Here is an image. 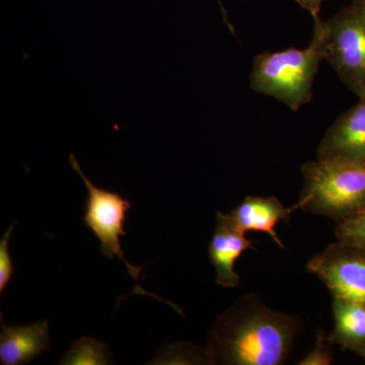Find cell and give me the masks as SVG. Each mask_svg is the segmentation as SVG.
<instances>
[{
  "label": "cell",
  "mask_w": 365,
  "mask_h": 365,
  "mask_svg": "<svg viewBox=\"0 0 365 365\" xmlns=\"http://www.w3.org/2000/svg\"><path fill=\"white\" fill-rule=\"evenodd\" d=\"M335 235L339 241L365 250V208L350 220L337 223Z\"/></svg>",
  "instance_id": "cell-14"
},
{
  "label": "cell",
  "mask_w": 365,
  "mask_h": 365,
  "mask_svg": "<svg viewBox=\"0 0 365 365\" xmlns=\"http://www.w3.org/2000/svg\"><path fill=\"white\" fill-rule=\"evenodd\" d=\"M69 162L71 163L72 169L78 172L88 189V195L86 203L83 222L100 241L101 253L110 259L117 257L126 266L129 274L135 281L136 287L133 294H146L148 297H155V299L162 300L177 309L180 314H182V309L177 306L143 290L138 283L139 274L143 270V266L136 267L131 265L125 258L121 242H120V235H127L124 230V223L127 218V212L131 208V203L120 194L95 186L83 174L73 153L69 155Z\"/></svg>",
  "instance_id": "cell-4"
},
{
  "label": "cell",
  "mask_w": 365,
  "mask_h": 365,
  "mask_svg": "<svg viewBox=\"0 0 365 365\" xmlns=\"http://www.w3.org/2000/svg\"><path fill=\"white\" fill-rule=\"evenodd\" d=\"M294 1L297 2L302 9L309 11L312 16H319L322 4H323L326 0H294Z\"/></svg>",
  "instance_id": "cell-17"
},
{
  "label": "cell",
  "mask_w": 365,
  "mask_h": 365,
  "mask_svg": "<svg viewBox=\"0 0 365 365\" xmlns=\"http://www.w3.org/2000/svg\"><path fill=\"white\" fill-rule=\"evenodd\" d=\"M333 297L365 302V250L339 241L317 254L307 264Z\"/></svg>",
  "instance_id": "cell-6"
},
{
  "label": "cell",
  "mask_w": 365,
  "mask_h": 365,
  "mask_svg": "<svg viewBox=\"0 0 365 365\" xmlns=\"http://www.w3.org/2000/svg\"><path fill=\"white\" fill-rule=\"evenodd\" d=\"M14 227V225H11L0 241V294H4L14 273L13 260L9 254V241Z\"/></svg>",
  "instance_id": "cell-16"
},
{
  "label": "cell",
  "mask_w": 365,
  "mask_h": 365,
  "mask_svg": "<svg viewBox=\"0 0 365 365\" xmlns=\"http://www.w3.org/2000/svg\"><path fill=\"white\" fill-rule=\"evenodd\" d=\"M151 364H211V362L205 348L184 342L165 346L155 355Z\"/></svg>",
  "instance_id": "cell-13"
},
{
  "label": "cell",
  "mask_w": 365,
  "mask_h": 365,
  "mask_svg": "<svg viewBox=\"0 0 365 365\" xmlns=\"http://www.w3.org/2000/svg\"><path fill=\"white\" fill-rule=\"evenodd\" d=\"M326 333L318 330L316 343L312 351L299 362V365H329L333 361V351Z\"/></svg>",
  "instance_id": "cell-15"
},
{
  "label": "cell",
  "mask_w": 365,
  "mask_h": 365,
  "mask_svg": "<svg viewBox=\"0 0 365 365\" xmlns=\"http://www.w3.org/2000/svg\"><path fill=\"white\" fill-rule=\"evenodd\" d=\"M300 330L299 317L273 311L258 295H242L216 319L205 349L211 364L280 365Z\"/></svg>",
  "instance_id": "cell-1"
},
{
  "label": "cell",
  "mask_w": 365,
  "mask_h": 365,
  "mask_svg": "<svg viewBox=\"0 0 365 365\" xmlns=\"http://www.w3.org/2000/svg\"><path fill=\"white\" fill-rule=\"evenodd\" d=\"M314 35L304 49L263 52L254 59L250 85L256 93L279 101L294 111L313 97V83L319 62L325 59V21L313 16Z\"/></svg>",
  "instance_id": "cell-2"
},
{
  "label": "cell",
  "mask_w": 365,
  "mask_h": 365,
  "mask_svg": "<svg viewBox=\"0 0 365 365\" xmlns=\"http://www.w3.org/2000/svg\"><path fill=\"white\" fill-rule=\"evenodd\" d=\"M304 187L294 209L341 223L365 208V165L317 160L302 168Z\"/></svg>",
  "instance_id": "cell-3"
},
{
  "label": "cell",
  "mask_w": 365,
  "mask_h": 365,
  "mask_svg": "<svg viewBox=\"0 0 365 365\" xmlns=\"http://www.w3.org/2000/svg\"><path fill=\"white\" fill-rule=\"evenodd\" d=\"M51 347L48 319L25 326L4 325L1 314L0 362L23 365L32 362Z\"/></svg>",
  "instance_id": "cell-9"
},
{
  "label": "cell",
  "mask_w": 365,
  "mask_h": 365,
  "mask_svg": "<svg viewBox=\"0 0 365 365\" xmlns=\"http://www.w3.org/2000/svg\"><path fill=\"white\" fill-rule=\"evenodd\" d=\"M62 365L113 364L112 353L105 343L91 337H83L71 345L60 361Z\"/></svg>",
  "instance_id": "cell-12"
},
{
  "label": "cell",
  "mask_w": 365,
  "mask_h": 365,
  "mask_svg": "<svg viewBox=\"0 0 365 365\" xmlns=\"http://www.w3.org/2000/svg\"><path fill=\"white\" fill-rule=\"evenodd\" d=\"M325 24V59L355 96L365 98V0H353Z\"/></svg>",
  "instance_id": "cell-5"
},
{
  "label": "cell",
  "mask_w": 365,
  "mask_h": 365,
  "mask_svg": "<svg viewBox=\"0 0 365 365\" xmlns=\"http://www.w3.org/2000/svg\"><path fill=\"white\" fill-rule=\"evenodd\" d=\"M332 309L335 327L327 339L365 359V302L334 297Z\"/></svg>",
  "instance_id": "cell-11"
},
{
  "label": "cell",
  "mask_w": 365,
  "mask_h": 365,
  "mask_svg": "<svg viewBox=\"0 0 365 365\" xmlns=\"http://www.w3.org/2000/svg\"><path fill=\"white\" fill-rule=\"evenodd\" d=\"M318 158L365 165V98L329 127L319 143Z\"/></svg>",
  "instance_id": "cell-7"
},
{
  "label": "cell",
  "mask_w": 365,
  "mask_h": 365,
  "mask_svg": "<svg viewBox=\"0 0 365 365\" xmlns=\"http://www.w3.org/2000/svg\"><path fill=\"white\" fill-rule=\"evenodd\" d=\"M294 210V207H285L276 197L247 196L228 215L242 232L267 234L278 247L284 249L275 227L280 220L289 222Z\"/></svg>",
  "instance_id": "cell-10"
},
{
  "label": "cell",
  "mask_w": 365,
  "mask_h": 365,
  "mask_svg": "<svg viewBox=\"0 0 365 365\" xmlns=\"http://www.w3.org/2000/svg\"><path fill=\"white\" fill-rule=\"evenodd\" d=\"M218 4H220V9H222L223 20H225V24H227V26L228 28H230V30L235 34L234 26H232V24H230L227 20V11H225V6H222V0H218Z\"/></svg>",
  "instance_id": "cell-18"
},
{
  "label": "cell",
  "mask_w": 365,
  "mask_h": 365,
  "mask_svg": "<svg viewBox=\"0 0 365 365\" xmlns=\"http://www.w3.org/2000/svg\"><path fill=\"white\" fill-rule=\"evenodd\" d=\"M232 222L230 216L220 211L216 213L215 234L209 245V260L216 271V283L225 288L237 287L241 277L235 272V261L245 251L253 249L254 242L246 237Z\"/></svg>",
  "instance_id": "cell-8"
}]
</instances>
